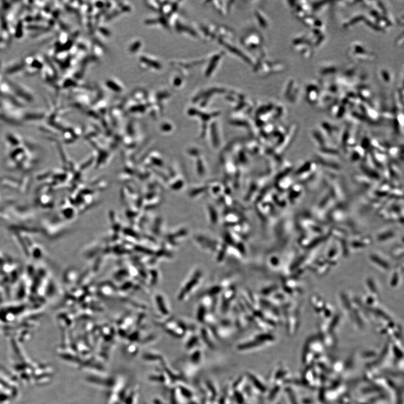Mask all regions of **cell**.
I'll return each instance as SVG.
<instances>
[{
	"instance_id": "obj_1",
	"label": "cell",
	"mask_w": 404,
	"mask_h": 404,
	"mask_svg": "<svg viewBox=\"0 0 404 404\" xmlns=\"http://www.w3.org/2000/svg\"><path fill=\"white\" fill-rule=\"evenodd\" d=\"M348 53L350 58L359 61H373L376 57L375 53L367 46L360 42H354L350 46Z\"/></svg>"
},
{
	"instance_id": "obj_2",
	"label": "cell",
	"mask_w": 404,
	"mask_h": 404,
	"mask_svg": "<svg viewBox=\"0 0 404 404\" xmlns=\"http://www.w3.org/2000/svg\"><path fill=\"white\" fill-rule=\"evenodd\" d=\"M306 97L311 104L319 102L321 95V86L317 82H311L306 87Z\"/></svg>"
},
{
	"instance_id": "obj_3",
	"label": "cell",
	"mask_w": 404,
	"mask_h": 404,
	"mask_svg": "<svg viewBox=\"0 0 404 404\" xmlns=\"http://www.w3.org/2000/svg\"><path fill=\"white\" fill-rule=\"evenodd\" d=\"M337 71V68L336 65L331 63L326 64L325 65H322L321 68H319V71L322 75L333 74V73H336Z\"/></svg>"
},
{
	"instance_id": "obj_4",
	"label": "cell",
	"mask_w": 404,
	"mask_h": 404,
	"mask_svg": "<svg viewBox=\"0 0 404 404\" xmlns=\"http://www.w3.org/2000/svg\"><path fill=\"white\" fill-rule=\"evenodd\" d=\"M380 78L384 83L390 84L393 80V74L388 69H381L380 71Z\"/></svg>"
}]
</instances>
